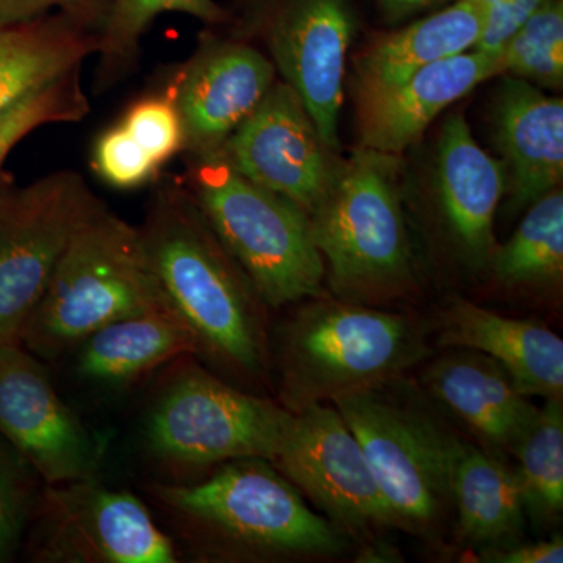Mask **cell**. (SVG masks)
Wrapping results in <instances>:
<instances>
[{"instance_id":"cell-1","label":"cell","mask_w":563,"mask_h":563,"mask_svg":"<svg viewBox=\"0 0 563 563\" xmlns=\"http://www.w3.org/2000/svg\"><path fill=\"white\" fill-rule=\"evenodd\" d=\"M139 229L163 298L192 333L196 357L225 377L265 380L266 306L190 190L181 181L162 187Z\"/></svg>"},{"instance_id":"cell-2","label":"cell","mask_w":563,"mask_h":563,"mask_svg":"<svg viewBox=\"0 0 563 563\" xmlns=\"http://www.w3.org/2000/svg\"><path fill=\"white\" fill-rule=\"evenodd\" d=\"M199 562L269 563L336 558L347 540L265 459L217 466L202 479L147 487Z\"/></svg>"},{"instance_id":"cell-3","label":"cell","mask_w":563,"mask_h":563,"mask_svg":"<svg viewBox=\"0 0 563 563\" xmlns=\"http://www.w3.org/2000/svg\"><path fill=\"white\" fill-rule=\"evenodd\" d=\"M301 302L269 336L277 402L290 412L404 376L431 352L413 314L320 295Z\"/></svg>"},{"instance_id":"cell-4","label":"cell","mask_w":563,"mask_h":563,"mask_svg":"<svg viewBox=\"0 0 563 563\" xmlns=\"http://www.w3.org/2000/svg\"><path fill=\"white\" fill-rule=\"evenodd\" d=\"M399 172V155L358 147L309 214L325 277L343 301L376 307L415 287Z\"/></svg>"},{"instance_id":"cell-5","label":"cell","mask_w":563,"mask_h":563,"mask_svg":"<svg viewBox=\"0 0 563 563\" xmlns=\"http://www.w3.org/2000/svg\"><path fill=\"white\" fill-rule=\"evenodd\" d=\"M361 443L399 531L435 540L454 517L459 439L404 376L332 402Z\"/></svg>"},{"instance_id":"cell-6","label":"cell","mask_w":563,"mask_h":563,"mask_svg":"<svg viewBox=\"0 0 563 563\" xmlns=\"http://www.w3.org/2000/svg\"><path fill=\"white\" fill-rule=\"evenodd\" d=\"M161 307L140 229L103 209L70 240L18 340L54 362L102 325Z\"/></svg>"},{"instance_id":"cell-7","label":"cell","mask_w":563,"mask_h":563,"mask_svg":"<svg viewBox=\"0 0 563 563\" xmlns=\"http://www.w3.org/2000/svg\"><path fill=\"white\" fill-rule=\"evenodd\" d=\"M187 188L266 307L321 295L324 262L309 214L233 172L220 155H191Z\"/></svg>"},{"instance_id":"cell-8","label":"cell","mask_w":563,"mask_h":563,"mask_svg":"<svg viewBox=\"0 0 563 563\" xmlns=\"http://www.w3.org/2000/svg\"><path fill=\"white\" fill-rule=\"evenodd\" d=\"M291 415L199 363H181L152 399L144 444L173 481H188L240 459L272 462Z\"/></svg>"},{"instance_id":"cell-9","label":"cell","mask_w":563,"mask_h":563,"mask_svg":"<svg viewBox=\"0 0 563 563\" xmlns=\"http://www.w3.org/2000/svg\"><path fill=\"white\" fill-rule=\"evenodd\" d=\"M107 209L76 172L0 180V340H18L70 240Z\"/></svg>"},{"instance_id":"cell-10","label":"cell","mask_w":563,"mask_h":563,"mask_svg":"<svg viewBox=\"0 0 563 563\" xmlns=\"http://www.w3.org/2000/svg\"><path fill=\"white\" fill-rule=\"evenodd\" d=\"M38 563H176V540L131 492L92 479L44 484L27 531Z\"/></svg>"},{"instance_id":"cell-11","label":"cell","mask_w":563,"mask_h":563,"mask_svg":"<svg viewBox=\"0 0 563 563\" xmlns=\"http://www.w3.org/2000/svg\"><path fill=\"white\" fill-rule=\"evenodd\" d=\"M291 413L273 465L347 542L379 550L396 528L350 426L331 402Z\"/></svg>"},{"instance_id":"cell-12","label":"cell","mask_w":563,"mask_h":563,"mask_svg":"<svg viewBox=\"0 0 563 563\" xmlns=\"http://www.w3.org/2000/svg\"><path fill=\"white\" fill-rule=\"evenodd\" d=\"M0 435L44 484L98 477L102 443L55 390L43 361L20 340H0Z\"/></svg>"},{"instance_id":"cell-13","label":"cell","mask_w":563,"mask_h":563,"mask_svg":"<svg viewBox=\"0 0 563 563\" xmlns=\"http://www.w3.org/2000/svg\"><path fill=\"white\" fill-rule=\"evenodd\" d=\"M233 172L312 213L322 201L340 163L290 85L272 90L213 152Z\"/></svg>"},{"instance_id":"cell-14","label":"cell","mask_w":563,"mask_h":563,"mask_svg":"<svg viewBox=\"0 0 563 563\" xmlns=\"http://www.w3.org/2000/svg\"><path fill=\"white\" fill-rule=\"evenodd\" d=\"M258 27L276 70L301 98L325 146L336 150L347 51L357 29L350 0H274Z\"/></svg>"},{"instance_id":"cell-15","label":"cell","mask_w":563,"mask_h":563,"mask_svg":"<svg viewBox=\"0 0 563 563\" xmlns=\"http://www.w3.org/2000/svg\"><path fill=\"white\" fill-rule=\"evenodd\" d=\"M276 73L273 62L251 44L206 33L165 90L180 114L184 152L220 150L272 90Z\"/></svg>"},{"instance_id":"cell-16","label":"cell","mask_w":563,"mask_h":563,"mask_svg":"<svg viewBox=\"0 0 563 563\" xmlns=\"http://www.w3.org/2000/svg\"><path fill=\"white\" fill-rule=\"evenodd\" d=\"M504 190L501 162L476 143L463 114L448 118L437 147V213L444 244L466 272H488Z\"/></svg>"},{"instance_id":"cell-17","label":"cell","mask_w":563,"mask_h":563,"mask_svg":"<svg viewBox=\"0 0 563 563\" xmlns=\"http://www.w3.org/2000/svg\"><path fill=\"white\" fill-rule=\"evenodd\" d=\"M501 74L499 55L468 51L431 63L387 90L355 98L361 147L402 154L451 103Z\"/></svg>"},{"instance_id":"cell-18","label":"cell","mask_w":563,"mask_h":563,"mask_svg":"<svg viewBox=\"0 0 563 563\" xmlns=\"http://www.w3.org/2000/svg\"><path fill=\"white\" fill-rule=\"evenodd\" d=\"M422 373L429 399L443 407L481 448L510 454L539 407L528 401L509 373L483 352L446 347Z\"/></svg>"},{"instance_id":"cell-19","label":"cell","mask_w":563,"mask_h":563,"mask_svg":"<svg viewBox=\"0 0 563 563\" xmlns=\"http://www.w3.org/2000/svg\"><path fill=\"white\" fill-rule=\"evenodd\" d=\"M492 120L504 176L509 177V209L517 213L561 185L563 102L509 76L496 92Z\"/></svg>"},{"instance_id":"cell-20","label":"cell","mask_w":563,"mask_h":563,"mask_svg":"<svg viewBox=\"0 0 563 563\" xmlns=\"http://www.w3.org/2000/svg\"><path fill=\"white\" fill-rule=\"evenodd\" d=\"M437 342L499 363L525 396L563 398V340L542 322L515 320L453 298L440 310Z\"/></svg>"},{"instance_id":"cell-21","label":"cell","mask_w":563,"mask_h":563,"mask_svg":"<svg viewBox=\"0 0 563 563\" xmlns=\"http://www.w3.org/2000/svg\"><path fill=\"white\" fill-rule=\"evenodd\" d=\"M455 533L479 551L523 540L526 509L515 466L501 454L459 442L453 468Z\"/></svg>"},{"instance_id":"cell-22","label":"cell","mask_w":563,"mask_h":563,"mask_svg":"<svg viewBox=\"0 0 563 563\" xmlns=\"http://www.w3.org/2000/svg\"><path fill=\"white\" fill-rule=\"evenodd\" d=\"M77 372L103 387H128L166 363L196 357L190 329L169 307L102 325L74 350Z\"/></svg>"},{"instance_id":"cell-23","label":"cell","mask_w":563,"mask_h":563,"mask_svg":"<svg viewBox=\"0 0 563 563\" xmlns=\"http://www.w3.org/2000/svg\"><path fill=\"white\" fill-rule=\"evenodd\" d=\"M487 11L472 0L380 36L354 58L355 98L387 90L431 63L472 51L483 35Z\"/></svg>"},{"instance_id":"cell-24","label":"cell","mask_w":563,"mask_h":563,"mask_svg":"<svg viewBox=\"0 0 563 563\" xmlns=\"http://www.w3.org/2000/svg\"><path fill=\"white\" fill-rule=\"evenodd\" d=\"M99 36L60 13L0 29V114L25 96L80 68Z\"/></svg>"},{"instance_id":"cell-25","label":"cell","mask_w":563,"mask_h":563,"mask_svg":"<svg viewBox=\"0 0 563 563\" xmlns=\"http://www.w3.org/2000/svg\"><path fill=\"white\" fill-rule=\"evenodd\" d=\"M488 272L506 288L561 291L563 280V192L544 195L528 209L509 242L493 252Z\"/></svg>"},{"instance_id":"cell-26","label":"cell","mask_w":563,"mask_h":563,"mask_svg":"<svg viewBox=\"0 0 563 563\" xmlns=\"http://www.w3.org/2000/svg\"><path fill=\"white\" fill-rule=\"evenodd\" d=\"M544 401L510 450L526 518L537 528L558 525L563 514V398Z\"/></svg>"},{"instance_id":"cell-27","label":"cell","mask_w":563,"mask_h":563,"mask_svg":"<svg viewBox=\"0 0 563 563\" xmlns=\"http://www.w3.org/2000/svg\"><path fill=\"white\" fill-rule=\"evenodd\" d=\"M163 13H184L206 24H224L228 11L214 0H113L109 18L99 33L98 80L114 84L135 66L140 43L151 22Z\"/></svg>"},{"instance_id":"cell-28","label":"cell","mask_w":563,"mask_h":563,"mask_svg":"<svg viewBox=\"0 0 563 563\" xmlns=\"http://www.w3.org/2000/svg\"><path fill=\"white\" fill-rule=\"evenodd\" d=\"M503 74L558 90L563 84V3L548 0L504 44Z\"/></svg>"},{"instance_id":"cell-29","label":"cell","mask_w":563,"mask_h":563,"mask_svg":"<svg viewBox=\"0 0 563 563\" xmlns=\"http://www.w3.org/2000/svg\"><path fill=\"white\" fill-rule=\"evenodd\" d=\"M80 73L81 66L69 70L0 114V180L7 158L25 136L43 125L80 122L90 113Z\"/></svg>"},{"instance_id":"cell-30","label":"cell","mask_w":563,"mask_h":563,"mask_svg":"<svg viewBox=\"0 0 563 563\" xmlns=\"http://www.w3.org/2000/svg\"><path fill=\"white\" fill-rule=\"evenodd\" d=\"M43 487L27 459L0 435V563L16 558Z\"/></svg>"},{"instance_id":"cell-31","label":"cell","mask_w":563,"mask_h":563,"mask_svg":"<svg viewBox=\"0 0 563 563\" xmlns=\"http://www.w3.org/2000/svg\"><path fill=\"white\" fill-rule=\"evenodd\" d=\"M120 124L161 166L185 150L180 114L166 91L133 102Z\"/></svg>"},{"instance_id":"cell-32","label":"cell","mask_w":563,"mask_h":563,"mask_svg":"<svg viewBox=\"0 0 563 563\" xmlns=\"http://www.w3.org/2000/svg\"><path fill=\"white\" fill-rule=\"evenodd\" d=\"M95 173L118 190H135L157 177L162 166L118 122L103 131L92 147Z\"/></svg>"},{"instance_id":"cell-33","label":"cell","mask_w":563,"mask_h":563,"mask_svg":"<svg viewBox=\"0 0 563 563\" xmlns=\"http://www.w3.org/2000/svg\"><path fill=\"white\" fill-rule=\"evenodd\" d=\"M113 0H0V29L46 16L52 10L99 36Z\"/></svg>"},{"instance_id":"cell-34","label":"cell","mask_w":563,"mask_h":563,"mask_svg":"<svg viewBox=\"0 0 563 563\" xmlns=\"http://www.w3.org/2000/svg\"><path fill=\"white\" fill-rule=\"evenodd\" d=\"M548 0H499L487 14L483 35L472 51L499 55L504 44Z\"/></svg>"},{"instance_id":"cell-35","label":"cell","mask_w":563,"mask_h":563,"mask_svg":"<svg viewBox=\"0 0 563 563\" xmlns=\"http://www.w3.org/2000/svg\"><path fill=\"white\" fill-rule=\"evenodd\" d=\"M476 555L481 562L487 563H562L563 539L562 536H554L531 543L521 540L509 547L479 551Z\"/></svg>"},{"instance_id":"cell-36","label":"cell","mask_w":563,"mask_h":563,"mask_svg":"<svg viewBox=\"0 0 563 563\" xmlns=\"http://www.w3.org/2000/svg\"><path fill=\"white\" fill-rule=\"evenodd\" d=\"M440 2L443 0H377L384 16L391 22L401 21L417 11L431 9Z\"/></svg>"}]
</instances>
